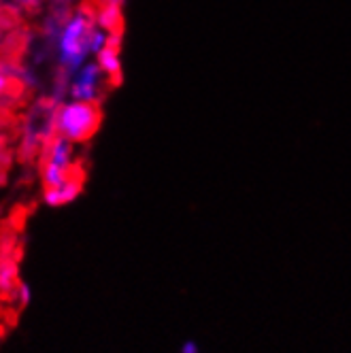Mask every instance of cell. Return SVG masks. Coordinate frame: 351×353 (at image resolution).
<instances>
[{
    "label": "cell",
    "mask_w": 351,
    "mask_h": 353,
    "mask_svg": "<svg viewBox=\"0 0 351 353\" xmlns=\"http://www.w3.org/2000/svg\"><path fill=\"white\" fill-rule=\"evenodd\" d=\"M15 5H19V7H32L37 0H13Z\"/></svg>",
    "instance_id": "12"
},
{
    "label": "cell",
    "mask_w": 351,
    "mask_h": 353,
    "mask_svg": "<svg viewBox=\"0 0 351 353\" xmlns=\"http://www.w3.org/2000/svg\"><path fill=\"white\" fill-rule=\"evenodd\" d=\"M105 83V72L96 62H86L77 72L70 74L68 94L70 100H83V103H96L100 90Z\"/></svg>",
    "instance_id": "4"
},
{
    "label": "cell",
    "mask_w": 351,
    "mask_h": 353,
    "mask_svg": "<svg viewBox=\"0 0 351 353\" xmlns=\"http://www.w3.org/2000/svg\"><path fill=\"white\" fill-rule=\"evenodd\" d=\"M9 300H11V305L15 307V309H23L28 305V302L32 300V290L26 285V283H17L15 288H13V292L7 296Z\"/></svg>",
    "instance_id": "9"
},
{
    "label": "cell",
    "mask_w": 351,
    "mask_h": 353,
    "mask_svg": "<svg viewBox=\"0 0 351 353\" xmlns=\"http://www.w3.org/2000/svg\"><path fill=\"white\" fill-rule=\"evenodd\" d=\"M74 172H77V166H74V145L58 134L49 137L43 149L41 164L43 190L64 183Z\"/></svg>",
    "instance_id": "3"
},
{
    "label": "cell",
    "mask_w": 351,
    "mask_h": 353,
    "mask_svg": "<svg viewBox=\"0 0 351 353\" xmlns=\"http://www.w3.org/2000/svg\"><path fill=\"white\" fill-rule=\"evenodd\" d=\"M19 283V268H17V260L13 256H0V292L5 296H9L13 292V288Z\"/></svg>",
    "instance_id": "8"
},
{
    "label": "cell",
    "mask_w": 351,
    "mask_h": 353,
    "mask_svg": "<svg viewBox=\"0 0 351 353\" xmlns=\"http://www.w3.org/2000/svg\"><path fill=\"white\" fill-rule=\"evenodd\" d=\"M96 26V21L92 15H88L86 11H77L72 13L58 30V39H56V49H58V62L60 66L72 74L77 72L90 54V34Z\"/></svg>",
    "instance_id": "1"
},
{
    "label": "cell",
    "mask_w": 351,
    "mask_h": 353,
    "mask_svg": "<svg viewBox=\"0 0 351 353\" xmlns=\"http://www.w3.org/2000/svg\"><path fill=\"white\" fill-rule=\"evenodd\" d=\"M81 190H83V176L77 170L72 176H68L64 183H60L56 188H45L43 200L49 207H64V205L72 203L74 198H79Z\"/></svg>",
    "instance_id": "5"
},
{
    "label": "cell",
    "mask_w": 351,
    "mask_h": 353,
    "mask_svg": "<svg viewBox=\"0 0 351 353\" xmlns=\"http://www.w3.org/2000/svg\"><path fill=\"white\" fill-rule=\"evenodd\" d=\"M96 64L105 72V77L117 81L121 74V56H119V32L111 34L109 45L96 56Z\"/></svg>",
    "instance_id": "6"
},
{
    "label": "cell",
    "mask_w": 351,
    "mask_h": 353,
    "mask_svg": "<svg viewBox=\"0 0 351 353\" xmlns=\"http://www.w3.org/2000/svg\"><path fill=\"white\" fill-rule=\"evenodd\" d=\"M96 26L115 34L121 28V0H100L94 13Z\"/></svg>",
    "instance_id": "7"
},
{
    "label": "cell",
    "mask_w": 351,
    "mask_h": 353,
    "mask_svg": "<svg viewBox=\"0 0 351 353\" xmlns=\"http://www.w3.org/2000/svg\"><path fill=\"white\" fill-rule=\"evenodd\" d=\"M9 85H11V81H9V74L0 68V96H3L7 90H9Z\"/></svg>",
    "instance_id": "10"
},
{
    "label": "cell",
    "mask_w": 351,
    "mask_h": 353,
    "mask_svg": "<svg viewBox=\"0 0 351 353\" xmlns=\"http://www.w3.org/2000/svg\"><path fill=\"white\" fill-rule=\"evenodd\" d=\"M100 121H103V115H100L98 105L83 103V100H66L52 117L54 132L72 145L90 141L98 132Z\"/></svg>",
    "instance_id": "2"
},
{
    "label": "cell",
    "mask_w": 351,
    "mask_h": 353,
    "mask_svg": "<svg viewBox=\"0 0 351 353\" xmlns=\"http://www.w3.org/2000/svg\"><path fill=\"white\" fill-rule=\"evenodd\" d=\"M181 353H198V345L196 343H185L181 347Z\"/></svg>",
    "instance_id": "11"
}]
</instances>
